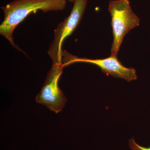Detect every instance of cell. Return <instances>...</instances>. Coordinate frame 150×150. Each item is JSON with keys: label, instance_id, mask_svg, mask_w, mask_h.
I'll list each match as a JSON object with an SVG mask.
<instances>
[{"label": "cell", "instance_id": "6da1fadb", "mask_svg": "<svg viewBox=\"0 0 150 150\" xmlns=\"http://www.w3.org/2000/svg\"><path fill=\"white\" fill-rule=\"evenodd\" d=\"M66 0H14L1 7L4 12V21L0 25V34L5 37L11 45L22 51L13 41L14 30L26 17L32 13L42 11L47 13L51 11L63 10L67 5Z\"/></svg>", "mask_w": 150, "mask_h": 150}, {"label": "cell", "instance_id": "7a4b0ae2", "mask_svg": "<svg viewBox=\"0 0 150 150\" xmlns=\"http://www.w3.org/2000/svg\"><path fill=\"white\" fill-rule=\"evenodd\" d=\"M108 11L111 16L113 40L111 55L117 56L123 38L134 28L139 25V18L132 11L129 0L110 1Z\"/></svg>", "mask_w": 150, "mask_h": 150}, {"label": "cell", "instance_id": "3957f363", "mask_svg": "<svg viewBox=\"0 0 150 150\" xmlns=\"http://www.w3.org/2000/svg\"><path fill=\"white\" fill-rule=\"evenodd\" d=\"M74 3L69 15L54 30V40L48 52L53 64H62V44L65 39L74 32L79 24L86 7L87 0H75Z\"/></svg>", "mask_w": 150, "mask_h": 150}, {"label": "cell", "instance_id": "277c9868", "mask_svg": "<svg viewBox=\"0 0 150 150\" xmlns=\"http://www.w3.org/2000/svg\"><path fill=\"white\" fill-rule=\"evenodd\" d=\"M63 68V65L60 64L52 65L43 87L35 98L36 102L56 113L63 110L67 101V98L58 86Z\"/></svg>", "mask_w": 150, "mask_h": 150}, {"label": "cell", "instance_id": "5b68a950", "mask_svg": "<svg viewBox=\"0 0 150 150\" xmlns=\"http://www.w3.org/2000/svg\"><path fill=\"white\" fill-rule=\"evenodd\" d=\"M77 62H84L96 65L107 76L115 78H121L127 81L135 80L137 79L135 69L127 68L123 66L117 59L116 56H110L108 58L103 59H91L86 58H78L63 50L62 64L66 67Z\"/></svg>", "mask_w": 150, "mask_h": 150}, {"label": "cell", "instance_id": "8992f818", "mask_svg": "<svg viewBox=\"0 0 150 150\" xmlns=\"http://www.w3.org/2000/svg\"><path fill=\"white\" fill-rule=\"evenodd\" d=\"M129 145L131 150H150V146L145 147L137 144L134 138H131L129 139Z\"/></svg>", "mask_w": 150, "mask_h": 150}, {"label": "cell", "instance_id": "52a82bcc", "mask_svg": "<svg viewBox=\"0 0 150 150\" xmlns=\"http://www.w3.org/2000/svg\"><path fill=\"white\" fill-rule=\"evenodd\" d=\"M66 1H69L71 2H74L75 0H66Z\"/></svg>", "mask_w": 150, "mask_h": 150}]
</instances>
